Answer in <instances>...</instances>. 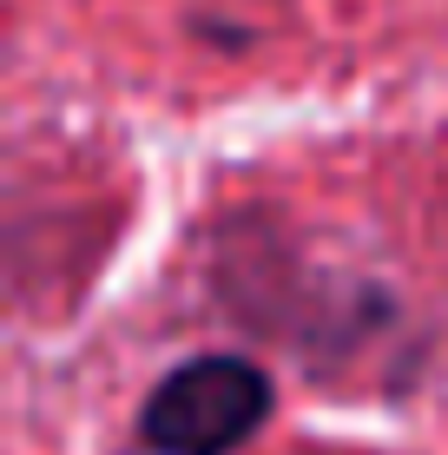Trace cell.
Listing matches in <instances>:
<instances>
[{
	"label": "cell",
	"mask_w": 448,
	"mask_h": 455,
	"mask_svg": "<svg viewBox=\"0 0 448 455\" xmlns=\"http://www.w3.org/2000/svg\"><path fill=\"white\" fill-rule=\"evenodd\" d=\"M271 422V370L231 350L185 356L145 389L138 443L152 455H238Z\"/></svg>",
	"instance_id": "6da1fadb"
}]
</instances>
